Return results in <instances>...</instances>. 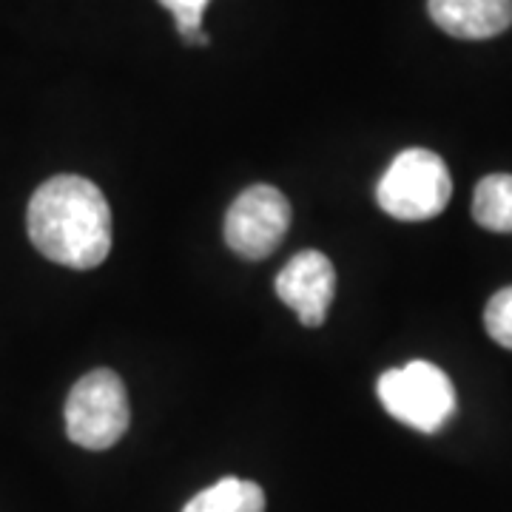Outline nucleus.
<instances>
[{
	"label": "nucleus",
	"mask_w": 512,
	"mask_h": 512,
	"mask_svg": "<svg viewBox=\"0 0 512 512\" xmlns=\"http://www.w3.org/2000/svg\"><path fill=\"white\" fill-rule=\"evenodd\" d=\"M291 228V202L274 185H251L225 214V242L245 259H265Z\"/></svg>",
	"instance_id": "obj_5"
},
{
	"label": "nucleus",
	"mask_w": 512,
	"mask_h": 512,
	"mask_svg": "<svg viewBox=\"0 0 512 512\" xmlns=\"http://www.w3.org/2000/svg\"><path fill=\"white\" fill-rule=\"evenodd\" d=\"M131 410L123 379L97 367L74 384L66 399V436L83 450H109L126 436Z\"/></svg>",
	"instance_id": "obj_3"
},
{
	"label": "nucleus",
	"mask_w": 512,
	"mask_h": 512,
	"mask_svg": "<svg viewBox=\"0 0 512 512\" xmlns=\"http://www.w3.org/2000/svg\"><path fill=\"white\" fill-rule=\"evenodd\" d=\"M453 194L450 171L436 151L407 148L376 185V200L384 214L402 222H421L439 217Z\"/></svg>",
	"instance_id": "obj_2"
},
{
	"label": "nucleus",
	"mask_w": 512,
	"mask_h": 512,
	"mask_svg": "<svg viewBox=\"0 0 512 512\" xmlns=\"http://www.w3.org/2000/svg\"><path fill=\"white\" fill-rule=\"evenodd\" d=\"M473 220L495 234H512V174H490L476 185Z\"/></svg>",
	"instance_id": "obj_9"
},
{
	"label": "nucleus",
	"mask_w": 512,
	"mask_h": 512,
	"mask_svg": "<svg viewBox=\"0 0 512 512\" xmlns=\"http://www.w3.org/2000/svg\"><path fill=\"white\" fill-rule=\"evenodd\" d=\"M160 3L174 15L177 32L183 35V40L197 43V46L208 43V35L202 32V15H205L211 0H160Z\"/></svg>",
	"instance_id": "obj_10"
},
{
	"label": "nucleus",
	"mask_w": 512,
	"mask_h": 512,
	"mask_svg": "<svg viewBox=\"0 0 512 512\" xmlns=\"http://www.w3.org/2000/svg\"><path fill=\"white\" fill-rule=\"evenodd\" d=\"M376 393L393 419L419 433H436L456 413V387L441 367L430 362L387 370Z\"/></svg>",
	"instance_id": "obj_4"
},
{
	"label": "nucleus",
	"mask_w": 512,
	"mask_h": 512,
	"mask_svg": "<svg viewBox=\"0 0 512 512\" xmlns=\"http://www.w3.org/2000/svg\"><path fill=\"white\" fill-rule=\"evenodd\" d=\"M183 512H265V493L254 481L222 478L214 487L194 495Z\"/></svg>",
	"instance_id": "obj_8"
},
{
	"label": "nucleus",
	"mask_w": 512,
	"mask_h": 512,
	"mask_svg": "<svg viewBox=\"0 0 512 512\" xmlns=\"http://www.w3.org/2000/svg\"><path fill=\"white\" fill-rule=\"evenodd\" d=\"M433 23L461 40H487L512 26V0H427Z\"/></svg>",
	"instance_id": "obj_7"
},
{
	"label": "nucleus",
	"mask_w": 512,
	"mask_h": 512,
	"mask_svg": "<svg viewBox=\"0 0 512 512\" xmlns=\"http://www.w3.org/2000/svg\"><path fill=\"white\" fill-rule=\"evenodd\" d=\"M26 231L46 259L74 271H92L111 251L109 200L92 180L57 174L32 194Z\"/></svg>",
	"instance_id": "obj_1"
},
{
	"label": "nucleus",
	"mask_w": 512,
	"mask_h": 512,
	"mask_svg": "<svg viewBox=\"0 0 512 512\" xmlns=\"http://www.w3.org/2000/svg\"><path fill=\"white\" fill-rule=\"evenodd\" d=\"M336 293V268L322 251L296 254L276 276V296L296 311L305 328L325 322Z\"/></svg>",
	"instance_id": "obj_6"
},
{
	"label": "nucleus",
	"mask_w": 512,
	"mask_h": 512,
	"mask_svg": "<svg viewBox=\"0 0 512 512\" xmlns=\"http://www.w3.org/2000/svg\"><path fill=\"white\" fill-rule=\"evenodd\" d=\"M484 328L493 336L501 348L512 350V288L498 291L487 302V311H484Z\"/></svg>",
	"instance_id": "obj_11"
}]
</instances>
